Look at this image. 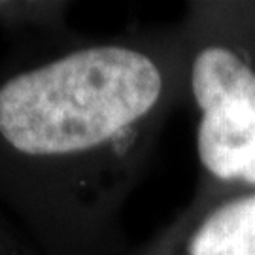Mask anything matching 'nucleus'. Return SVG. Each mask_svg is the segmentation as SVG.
<instances>
[{
	"instance_id": "1",
	"label": "nucleus",
	"mask_w": 255,
	"mask_h": 255,
	"mask_svg": "<svg viewBox=\"0 0 255 255\" xmlns=\"http://www.w3.org/2000/svg\"><path fill=\"white\" fill-rule=\"evenodd\" d=\"M182 102L178 23L21 42L0 61V206L44 255H127L123 210Z\"/></svg>"
},
{
	"instance_id": "2",
	"label": "nucleus",
	"mask_w": 255,
	"mask_h": 255,
	"mask_svg": "<svg viewBox=\"0 0 255 255\" xmlns=\"http://www.w3.org/2000/svg\"><path fill=\"white\" fill-rule=\"evenodd\" d=\"M183 102L202 189H255V0L187 2Z\"/></svg>"
},
{
	"instance_id": "3",
	"label": "nucleus",
	"mask_w": 255,
	"mask_h": 255,
	"mask_svg": "<svg viewBox=\"0 0 255 255\" xmlns=\"http://www.w3.org/2000/svg\"><path fill=\"white\" fill-rule=\"evenodd\" d=\"M127 255H255V189L195 187L187 206Z\"/></svg>"
},
{
	"instance_id": "4",
	"label": "nucleus",
	"mask_w": 255,
	"mask_h": 255,
	"mask_svg": "<svg viewBox=\"0 0 255 255\" xmlns=\"http://www.w3.org/2000/svg\"><path fill=\"white\" fill-rule=\"evenodd\" d=\"M70 2L57 0H0V28L25 38L51 36L68 30Z\"/></svg>"
},
{
	"instance_id": "5",
	"label": "nucleus",
	"mask_w": 255,
	"mask_h": 255,
	"mask_svg": "<svg viewBox=\"0 0 255 255\" xmlns=\"http://www.w3.org/2000/svg\"><path fill=\"white\" fill-rule=\"evenodd\" d=\"M0 255H44L17 221L0 206Z\"/></svg>"
}]
</instances>
